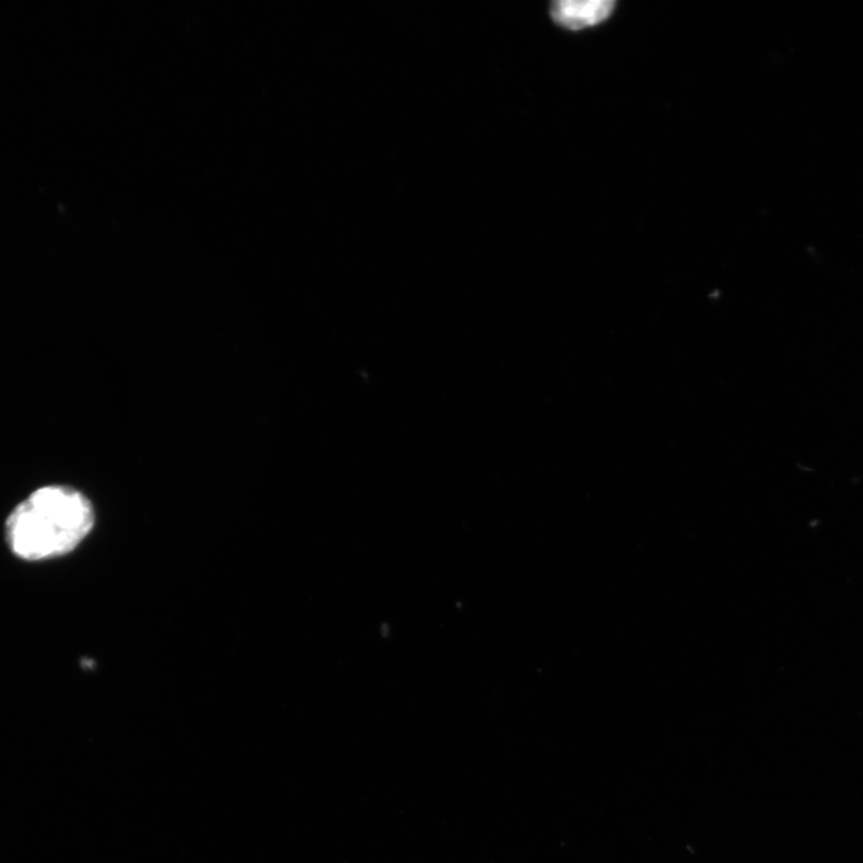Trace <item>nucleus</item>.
<instances>
[{
	"instance_id": "obj_1",
	"label": "nucleus",
	"mask_w": 863,
	"mask_h": 863,
	"mask_svg": "<svg viewBox=\"0 0 863 863\" xmlns=\"http://www.w3.org/2000/svg\"><path fill=\"white\" fill-rule=\"evenodd\" d=\"M96 524L91 501L65 484L45 486L8 517L6 539L13 556L42 561L75 551Z\"/></svg>"
},
{
	"instance_id": "obj_2",
	"label": "nucleus",
	"mask_w": 863,
	"mask_h": 863,
	"mask_svg": "<svg viewBox=\"0 0 863 863\" xmlns=\"http://www.w3.org/2000/svg\"><path fill=\"white\" fill-rule=\"evenodd\" d=\"M611 0H560L551 8L553 20L569 29H582L607 20L614 11Z\"/></svg>"
}]
</instances>
